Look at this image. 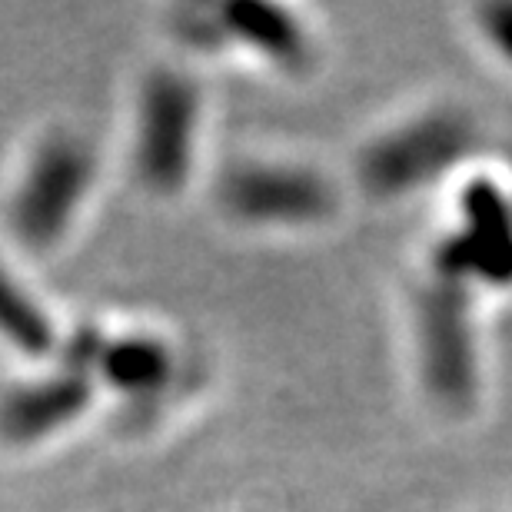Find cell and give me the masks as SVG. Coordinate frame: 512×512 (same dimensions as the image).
<instances>
[{
  "mask_svg": "<svg viewBox=\"0 0 512 512\" xmlns=\"http://www.w3.org/2000/svg\"><path fill=\"white\" fill-rule=\"evenodd\" d=\"M94 183V153L80 137L54 133L37 147L10 200V230L30 250H47L64 237Z\"/></svg>",
  "mask_w": 512,
  "mask_h": 512,
  "instance_id": "1",
  "label": "cell"
},
{
  "mask_svg": "<svg viewBox=\"0 0 512 512\" xmlns=\"http://www.w3.org/2000/svg\"><path fill=\"white\" fill-rule=\"evenodd\" d=\"M419 353H423L426 389L439 406H473L479 373L466 283L436 276L423 290L419 296Z\"/></svg>",
  "mask_w": 512,
  "mask_h": 512,
  "instance_id": "2",
  "label": "cell"
},
{
  "mask_svg": "<svg viewBox=\"0 0 512 512\" xmlns=\"http://www.w3.org/2000/svg\"><path fill=\"white\" fill-rule=\"evenodd\" d=\"M200 94L190 77L157 70L150 74L140 97L137 124V170L143 183L157 193L180 190L193 167Z\"/></svg>",
  "mask_w": 512,
  "mask_h": 512,
  "instance_id": "3",
  "label": "cell"
},
{
  "mask_svg": "<svg viewBox=\"0 0 512 512\" xmlns=\"http://www.w3.org/2000/svg\"><path fill=\"white\" fill-rule=\"evenodd\" d=\"M473 143V127L459 114H429L376 140L360 160L363 187L376 197H399L449 170Z\"/></svg>",
  "mask_w": 512,
  "mask_h": 512,
  "instance_id": "4",
  "label": "cell"
},
{
  "mask_svg": "<svg viewBox=\"0 0 512 512\" xmlns=\"http://www.w3.org/2000/svg\"><path fill=\"white\" fill-rule=\"evenodd\" d=\"M463 230L436 250V276L466 283H512V203L493 180L463 193Z\"/></svg>",
  "mask_w": 512,
  "mask_h": 512,
  "instance_id": "5",
  "label": "cell"
},
{
  "mask_svg": "<svg viewBox=\"0 0 512 512\" xmlns=\"http://www.w3.org/2000/svg\"><path fill=\"white\" fill-rule=\"evenodd\" d=\"M220 203L237 220L300 227V223L323 220L336 200L330 183L310 170L243 163V167H233L223 177Z\"/></svg>",
  "mask_w": 512,
  "mask_h": 512,
  "instance_id": "6",
  "label": "cell"
},
{
  "mask_svg": "<svg viewBox=\"0 0 512 512\" xmlns=\"http://www.w3.org/2000/svg\"><path fill=\"white\" fill-rule=\"evenodd\" d=\"M90 399H94V383L87 373L74 370L17 386L0 399V436L7 443H37L77 419Z\"/></svg>",
  "mask_w": 512,
  "mask_h": 512,
  "instance_id": "7",
  "label": "cell"
},
{
  "mask_svg": "<svg viewBox=\"0 0 512 512\" xmlns=\"http://www.w3.org/2000/svg\"><path fill=\"white\" fill-rule=\"evenodd\" d=\"M223 37H240L250 47L263 50L266 57L280 60L286 67H296L306 60V37L300 24L273 4H227L220 7Z\"/></svg>",
  "mask_w": 512,
  "mask_h": 512,
  "instance_id": "8",
  "label": "cell"
},
{
  "mask_svg": "<svg viewBox=\"0 0 512 512\" xmlns=\"http://www.w3.org/2000/svg\"><path fill=\"white\" fill-rule=\"evenodd\" d=\"M173 360L170 350L153 336H120V340H107L104 353L97 360V373L104 376L110 386L120 393L143 396L160 389L170 380Z\"/></svg>",
  "mask_w": 512,
  "mask_h": 512,
  "instance_id": "9",
  "label": "cell"
},
{
  "mask_svg": "<svg viewBox=\"0 0 512 512\" xmlns=\"http://www.w3.org/2000/svg\"><path fill=\"white\" fill-rule=\"evenodd\" d=\"M0 336L27 356H44L57 343L47 313L10 280L4 266H0Z\"/></svg>",
  "mask_w": 512,
  "mask_h": 512,
  "instance_id": "10",
  "label": "cell"
},
{
  "mask_svg": "<svg viewBox=\"0 0 512 512\" xmlns=\"http://www.w3.org/2000/svg\"><path fill=\"white\" fill-rule=\"evenodd\" d=\"M483 27L493 37V44L512 60V4H496L483 10Z\"/></svg>",
  "mask_w": 512,
  "mask_h": 512,
  "instance_id": "11",
  "label": "cell"
}]
</instances>
